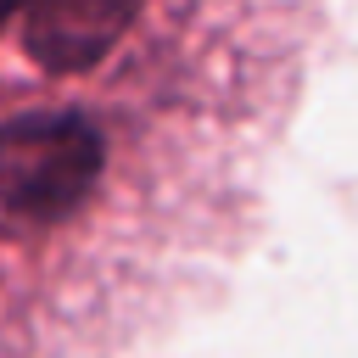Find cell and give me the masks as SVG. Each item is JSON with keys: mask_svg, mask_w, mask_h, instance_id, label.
<instances>
[{"mask_svg": "<svg viewBox=\"0 0 358 358\" xmlns=\"http://www.w3.org/2000/svg\"><path fill=\"white\" fill-rule=\"evenodd\" d=\"M101 157L106 145L78 112H34L0 123V229L67 218L90 196Z\"/></svg>", "mask_w": 358, "mask_h": 358, "instance_id": "6da1fadb", "label": "cell"}, {"mask_svg": "<svg viewBox=\"0 0 358 358\" xmlns=\"http://www.w3.org/2000/svg\"><path fill=\"white\" fill-rule=\"evenodd\" d=\"M134 22V6H106V0H62V6H39L28 11L22 34L39 67L50 73H84L95 67L117 34Z\"/></svg>", "mask_w": 358, "mask_h": 358, "instance_id": "7a4b0ae2", "label": "cell"}]
</instances>
